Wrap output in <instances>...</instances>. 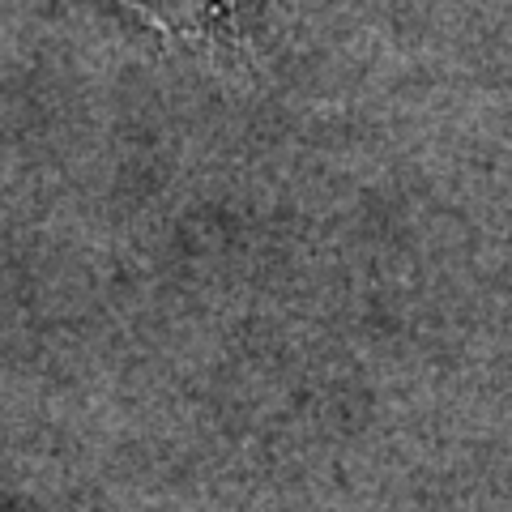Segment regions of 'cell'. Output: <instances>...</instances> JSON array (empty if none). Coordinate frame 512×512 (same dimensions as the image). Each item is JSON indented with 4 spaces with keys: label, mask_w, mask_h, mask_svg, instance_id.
<instances>
[{
    "label": "cell",
    "mask_w": 512,
    "mask_h": 512,
    "mask_svg": "<svg viewBox=\"0 0 512 512\" xmlns=\"http://www.w3.org/2000/svg\"><path fill=\"white\" fill-rule=\"evenodd\" d=\"M124 5L175 39H214L235 13V0H124Z\"/></svg>",
    "instance_id": "1"
}]
</instances>
